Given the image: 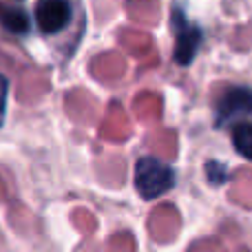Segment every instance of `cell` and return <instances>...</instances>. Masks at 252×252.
<instances>
[{
  "label": "cell",
  "mask_w": 252,
  "mask_h": 252,
  "mask_svg": "<svg viewBox=\"0 0 252 252\" xmlns=\"http://www.w3.org/2000/svg\"><path fill=\"white\" fill-rule=\"evenodd\" d=\"M175 184L173 170L166 164H161L155 157H144L137 161L135 168V186H137L139 195L144 199H155V197L164 195L166 190H170Z\"/></svg>",
  "instance_id": "obj_1"
},
{
  "label": "cell",
  "mask_w": 252,
  "mask_h": 252,
  "mask_svg": "<svg viewBox=\"0 0 252 252\" xmlns=\"http://www.w3.org/2000/svg\"><path fill=\"white\" fill-rule=\"evenodd\" d=\"M71 20V7L66 0H42L35 9V22L44 33L62 31Z\"/></svg>",
  "instance_id": "obj_2"
},
{
  "label": "cell",
  "mask_w": 252,
  "mask_h": 252,
  "mask_svg": "<svg viewBox=\"0 0 252 252\" xmlns=\"http://www.w3.org/2000/svg\"><path fill=\"white\" fill-rule=\"evenodd\" d=\"M177 20V44H175V62L182 66L190 64V60L195 58L197 47L201 42V31L197 27L188 25L186 20H182V16H175Z\"/></svg>",
  "instance_id": "obj_3"
},
{
  "label": "cell",
  "mask_w": 252,
  "mask_h": 252,
  "mask_svg": "<svg viewBox=\"0 0 252 252\" xmlns=\"http://www.w3.org/2000/svg\"><path fill=\"white\" fill-rule=\"evenodd\" d=\"M241 113H252V91L246 87L230 89L219 100V122H226L232 115Z\"/></svg>",
  "instance_id": "obj_4"
},
{
  "label": "cell",
  "mask_w": 252,
  "mask_h": 252,
  "mask_svg": "<svg viewBox=\"0 0 252 252\" xmlns=\"http://www.w3.org/2000/svg\"><path fill=\"white\" fill-rule=\"evenodd\" d=\"M0 25H2L7 31H11V33H25V31H29L31 22H29V18H27L25 11L0 4Z\"/></svg>",
  "instance_id": "obj_5"
},
{
  "label": "cell",
  "mask_w": 252,
  "mask_h": 252,
  "mask_svg": "<svg viewBox=\"0 0 252 252\" xmlns=\"http://www.w3.org/2000/svg\"><path fill=\"white\" fill-rule=\"evenodd\" d=\"M135 113L142 120H157L161 115V97L155 93H144L135 100Z\"/></svg>",
  "instance_id": "obj_6"
},
{
  "label": "cell",
  "mask_w": 252,
  "mask_h": 252,
  "mask_svg": "<svg viewBox=\"0 0 252 252\" xmlns=\"http://www.w3.org/2000/svg\"><path fill=\"white\" fill-rule=\"evenodd\" d=\"M128 11L142 22H157L159 2L157 0H128Z\"/></svg>",
  "instance_id": "obj_7"
},
{
  "label": "cell",
  "mask_w": 252,
  "mask_h": 252,
  "mask_svg": "<svg viewBox=\"0 0 252 252\" xmlns=\"http://www.w3.org/2000/svg\"><path fill=\"white\" fill-rule=\"evenodd\" d=\"M151 148L157 155L175 157V153H177V137H175L173 130H157L151 139Z\"/></svg>",
  "instance_id": "obj_8"
},
{
  "label": "cell",
  "mask_w": 252,
  "mask_h": 252,
  "mask_svg": "<svg viewBox=\"0 0 252 252\" xmlns=\"http://www.w3.org/2000/svg\"><path fill=\"white\" fill-rule=\"evenodd\" d=\"M122 42L128 47V51L135 53V56H144V53H148L153 47L151 35L142 33V31H128V33H124Z\"/></svg>",
  "instance_id": "obj_9"
},
{
  "label": "cell",
  "mask_w": 252,
  "mask_h": 252,
  "mask_svg": "<svg viewBox=\"0 0 252 252\" xmlns=\"http://www.w3.org/2000/svg\"><path fill=\"white\" fill-rule=\"evenodd\" d=\"M235 148L246 157V159L252 161V124L250 122L237 124V128H235Z\"/></svg>",
  "instance_id": "obj_10"
},
{
  "label": "cell",
  "mask_w": 252,
  "mask_h": 252,
  "mask_svg": "<svg viewBox=\"0 0 252 252\" xmlns=\"http://www.w3.org/2000/svg\"><path fill=\"white\" fill-rule=\"evenodd\" d=\"M130 133V126L126 122V118L122 115L120 106H113L111 113V122L106 126V135H111V139H126V135Z\"/></svg>",
  "instance_id": "obj_11"
},
{
  "label": "cell",
  "mask_w": 252,
  "mask_h": 252,
  "mask_svg": "<svg viewBox=\"0 0 252 252\" xmlns=\"http://www.w3.org/2000/svg\"><path fill=\"white\" fill-rule=\"evenodd\" d=\"M100 62H104V66H106L104 71H100L102 78H118V75L124 71V60L120 56H113V53H111V56H104Z\"/></svg>",
  "instance_id": "obj_12"
},
{
  "label": "cell",
  "mask_w": 252,
  "mask_h": 252,
  "mask_svg": "<svg viewBox=\"0 0 252 252\" xmlns=\"http://www.w3.org/2000/svg\"><path fill=\"white\" fill-rule=\"evenodd\" d=\"M206 173H208L210 184H221L223 179H226V166L217 164V161H210V164L206 166Z\"/></svg>",
  "instance_id": "obj_13"
},
{
  "label": "cell",
  "mask_w": 252,
  "mask_h": 252,
  "mask_svg": "<svg viewBox=\"0 0 252 252\" xmlns=\"http://www.w3.org/2000/svg\"><path fill=\"white\" fill-rule=\"evenodd\" d=\"M7 93H9V82L4 75H0V126H2L4 109H7Z\"/></svg>",
  "instance_id": "obj_14"
}]
</instances>
